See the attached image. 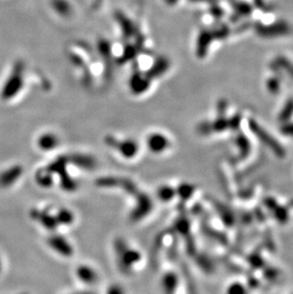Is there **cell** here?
Instances as JSON below:
<instances>
[{
	"instance_id": "obj_21",
	"label": "cell",
	"mask_w": 293,
	"mask_h": 294,
	"mask_svg": "<svg viewBox=\"0 0 293 294\" xmlns=\"http://www.w3.org/2000/svg\"><path fill=\"white\" fill-rule=\"evenodd\" d=\"M282 131H283L285 135H286V136L293 137V124H287V125H286V126L282 129Z\"/></svg>"
},
{
	"instance_id": "obj_3",
	"label": "cell",
	"mask_w": 293,
	"mask_h": 294,
	"mask_svg": "<svg viewBox=\"0 0 293 294\" xmlns=\"http://www.w3.org/2000/svg\"><path fill=\"white\" fill-rule=\"evenodd\" d=\"M249 125H250L251 131H253V132L256 135V137H257L260 140H262V141L264 142V144L268 145L270 148H272L273 151H275V152H277V153H282V152H283L282 148H281V146L279 145L278 142H277L274 138H272L264 129H262V127H260L254 120H250Z\"/></svg>"
},
{
	"instance_id": "obj_4",
	"label": "cell",
	"mask_w": 293,
	"mask_h": 294,
	"mask_svg": "<svg viewBox=\"0 0 293 294\" xmlns=\"http://www.w3.org/2000/svg\"><path fill=\"white\" fill-rule=\"evenodd\" d=\"M214 39L212 34L208 31H202L197 40V55L200 58H204L207 55V49Z\"/></svg>"
},
{
	"instance_id": "obj_16",
	"label": "cell",
	"mask_w": 293,
	"mask_h": 294,
	"mask_svg": "<svg viewBox=\"0 0 293 294\" xmlns=\"http://www.w3.org/2000/svg\"><path fill=\"white\" fill-rule=\"evenodd\" d=\"M267 87L269 89L270 92L272 93H277L280 91V83L277 78L269 79L268 83H267Z\"/></svg>"
},
{
	"instance_id": "obj_22",
	"label": "cell",
	"mask_w": 293,
	"mask_h": 294,
	"mask_svg": "<svg viewBox=\"0 0 293 294\" xmlns=\"http://www.w3.org/2000/svg\"><path fill=\"white\" fill-rule=\"evenodd\" d=\"M192 1H199V2H207V3H210V4H214L215 2H216V0H192Z\"/></svg>"
},
{
	"instance_id": "obj_10",
	"label": "cell",
	"mask_w": 293,
	"mask_h": 294,
	"mask_svg": "<svg viewBox=\"0 0 293 294\" xmlns=\"http://www.w3.org/2000/svg\"><path fill=\"white\" fill-rule=\"evenodd\" d=\"M58 144L57 137H54L52 135H45L43 137L39 139V146L42 149H47L49 150L50 148L56 147Z\"/></svg>"
},
{
	"instance_id": "obj_8",
	"label": "cell",
	"mask_w": 293,
	"mask_h": 294,
	"mask_svg": "<svg viewBox=\"0 0 293 294\" xmlns=\"http://www.w3.org/2000/svg\"><path fill=\"white\" fill-rule=\"evenodd\" d=\"M274 63L276 65V68L284 70L289 76H291L293 78V63L291 61H289L287 58H284V57H278L275 59Z\"/></svg>"
},
{
	"instance_id": "obj_19",
	"label": "cell",
	"mask_w": 293,
	"mask_h": 294,
	"mask_svg": "<svg viewBox=\"0 0 293 294\" xmlns=\"http://www.w3.org/2000/svg\"><path fill=\"white\" fill-rule=\"evenodd\" d=\"M210 12H211V15H214L215 17H220L223 15V10L221 8L218 7L217 5H214Z\"/></svg>"
},
{
	"instance_id": "obj_18",
	"label": "cell",
	"mask_w": 293,
	"mask_h": 294,
	"mask_svg": "<svg viewBox=\"0 0 293 294\" xmlns=\"http://www.w3.org/2000/svg\"><path fill=\"white\" fill-rule=\"evenodd\" d=\"M228 125H229V123L227 122L225 119H219L214 125V129L217 130V131H221V130L227 129Z\"/></svg>"
},
{
	"instance_id": "obj_15",
	"label": "cell",
	"mask_w": 293,
	"mask_h": 294,
	"mask_svg": "<svg viewBox=\"0 0 293 294\" xmlns=\"http://www.w3.org/2000/svg\"><path fill=\"white\" fill-rule=\"evenodd\" d=\"M229 28L227 26H222L220 28L215 30V32L212 33V36H214V38L223 39V38H226L227 36H229Z\"/></svg>"
},
{
	"instance_id": "obj_6",
	"label": "cell",
	"mask_w": 293,
	"mask_h": 294,
	"mask_svg": "<svg viewBox=\"0 0 293 294\" xmlns=\"http://www.w3.org/2000/svg\"><path fill=\"white\" fill-rule=\"evenodd\" d=\"M169 65H170L169 61L166 58H159L154 66L150 69L148 75L150 77H156V76L161 75L162 73H164L168 70Z\"/></svg>"
},
{
	"instance_id": "obj_2",
	"label": "cell",
	"mask_w": 293,
	"mask_h": 294,
	"mask_svg": "<svg viewBox=\"0 0 293 294\" xmlns=\"http://www.w3.org/2000/svg\"><path fill=\"white\" fill-rule=\"evenodd\" d=\"M255 31L261 37L273 38L288 35L291 32V28L286 22L278 21L270 25L257 24Z\"/></svg>"
},
{
	"instance_id": "obj_14",
	"label": "cell",
	"mask_w": 293,
	"mask_h": 294,
	"mask_svg": "<svg viewBox=\"0 0 293 294\" xmlns=\"http://www.w3.org/2000/svg\"><path fill=\"white\" fill-rule=\"evenodd\" d=\"M234 8L238 15H249L252 11V8L247 2H237Z\"/></svg>"
},
{
	"instance_id": "obj_7",
	"label": "cell",
	"mask_w": 293,
	"mask_h": 294,
	"mask_svg": "<svg viewBox=\"0 0 293 294\" xmlns=\"http://www.w3.org/2000/svg\"><path fill=\"white\" fill-rule=\"evenodd\" d=\"M166 137L162 135H152L149 139V145L152 151H162L168 145Z\"/></svg>"
},
{
	"instance_id": "obj_12",
	"label": "cell",
	"mask_w": 293,
	"mask_h": 294,
	"mask_svg": "<svg viewBox=\"0 0 293 294\" xmlns=\"http://www.w3.org/2000/svg\"><path fill=\"white\" fill-rule=\"evenodd\" d=\"M52 6L56 9V11L59 13L60 15H69L70 12V6L65 0H54Z\"/></svg>"
},
{
	"instance_id": "obj_5",
	"label": "cell",
	"mask_w": 293,
	"mask_h": 294,
	"mask_svg": "<svg viewBox=\"0 0 293 294\" xmlns=\"http://www.w3.org/2000/svg\"><path fill=\"white\" fill-rule=\"evenodd\" d=\"M149 87V80L144 78L140 74H136L130 80L131 91L136 93H142L147 91Z\"/></svg>"
},
{
	"instance_id": "obj_1",
	"label": "cell",
	"mask_w": 293,
	"mask_h": 294,
	"mask_svg": "<svg viewBox=\"0 0 293 294\" xmlns=\"http://www.w3.org/2000/svg\"><path fill=\"white\" fill-rule=\"evenodd\" d=\"M23 65L21 62H17L14 67V70L7 79L6 83L2 89L1 97L3 99H11L15 94L19 93L23 86Z\"/></svg>"
},
{
	"instance_id": "obj_11",
	"label": "cell",
	"mask_w": 293,
	"mask_h": 294,
	"mask_svg": "<svg viewBox=\"0 0 293 294\" xmlns=\"http://www.w3.org/2000/svg\"><path fill=\"white\" fill-rule=\"evenodd\" d=\"M293 115V99H289L286 102L281 114L279 115L280 121H287Z\"/></svg>"
},
{
	"instance_id": "obj_20",
	"label": "cell",
	"mask_w": 293,
	"mask_h": 294,
	"mask_svg": "<svg viewBox=\"0 0 293 294\" xmlns=\"http://www.w3.org/2000/svg\"><path fill=\"white\" fill-rule=\"evenodd\" d=\"M135 52H136V50L132 47H129L127 50H125L124 57L122 58H124V60H129V58H131L135 56Z\"/></svg>"
},
{
	"instance_id": "obj_13",
	"label": "cell",
	"mask_w": 293,
	"mask_h": 294,
	"mask_svg": "<svg viewBox=\"0 0 293 294\" xmlns=\"http://www.w3.org/2000/svg\"><path fill=\"white\" fill-rule=\"evenodd\" d=\"M136 144L132 141H124L120 146V152L124 155H132L136 152Z\"/></svg>"
},
{
	"instance_id": "obj_17",
	"label": "cell",
	"mask_w": 293,
	"mask_h": 294,
	"mask_svg": "<svg viewBox=\"0 0 293 294\" xmlns=\"http://www.w3.org/2000/svg\"><path fill=\"white\" fill-rule=\"evenodd\" d=\"M228 294H246V289L241 284L234 283L229 287Z\"/></svg>"
},
{
	"instance_id": "obj_9",
	"label": "cell",
	"mask_w": 293,
	"mask_h": 294,
	"mask_svg": "<svg viewBox=\"0 0 293 294\" xmlns=\"http://www.w3.org/2000/svg\"><path fill=\"white\" fill-rule=\"evenodd\" d=\"M117 19L118 22L121 26L122 31L124 32V34L126 36H129L131 34H134L135 32V28L134 25L131 24V22L129 21V19L124 15H117Z\"/></svg>"
}]
</instances>
